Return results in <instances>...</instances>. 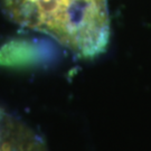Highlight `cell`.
Segmentation results:
<instances>
[{"instance_id": "cell-1", "label": "cell", "mask_w": 151, "mask_h": 151, "mask_svg": "<svg viewBox=\"0 0 151 151\" xmlns=\"http://www.w3.org/2000/svg\"><path fill=\"white\" fill-rule=\"evenodd\" d=\"M0 7L11 22L48 35L81 58L108 48L106 0H0Z\"/></svg>"}, {"instance_id": "cell-2", "label": "cell", "mask_w": 151, "mask_h": 151, "mask_svg": "<svg viewBox=\"0 0 151 151\" xmlns=\"http://www.w3.org/2000/svg\"><path fill=\"white\" fill-rule=\"evenodd\" d=\"M44 60V49L27 39H12L0 47V66L7 68H29Z\"/></svg>"}, {"instance_id": "cell-3", "label": "cell", "mask_w": 151, "mask_h": 151, "mask_svg": "<svg viewBox=\"0 0 151 151\" xmlns=\"http://www.w3.org/2000/svg\"><path fill=\"white\" fill-rule=\"evenodd\" d=\"M0 151H44L35 138L8 122L6 114L0 111Z\"/></svg>"}]
</instances>
